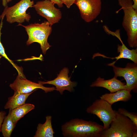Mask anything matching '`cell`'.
Returning <instances> with one entry per match:
<instances>
[{
  "instance_id": "cell-13",
  "label": "cell",
  "mask_w": 137,
  "mask_h": 137,
  "mask_svg": "<svg viewBox=\"0 0 137 137\" xmlns=\"http://www.w3.org/2000/svg\"><path fill=\"white\" fill-rule=\"evenodd\" d=\"M132 97L130 92L124 89L114 93H105L100 96V98L106 100L112 105L114 103L119 101H128Z\"/></svg>"
},
{
  "instance_id": "cell-11",
  "label": "cell",
  "mask_w": 137,
  "mask_h": 137,
  "mask_svg": "<svg viewBox=\"0 0 137 137\" xmlns=\"http://www.w3.org/2000/svg\"><path fill=\"white\" fill-rule=\"evenodd\" d=\"M68 69L64 67L60 71L57 77L53 80L46 82L39 81L38 82L43 84H47L55 85L56 90L59 91L61 95L63 94L65 90L72 92L74 90V87L76 85L77 83L71 81V77H68Z\"/></svg>"
},
{
  "instance_id": "cell-16",
  "label": "cell",
  "mask_w": 137,
  "mask_h": 137,
  "mask_svg": "<svg viewBox=\"0 0 137 137\" xmlns=\"http://www.w3.org/2000/svg\"><path fill=\"white\" fill-rule=\"evenodd\" d=\"M46 121L43 124L39 123L34 137H53L55 132L52 124V117L47 116Z\"/></svg>"
},
{
  "instance_id": "cell-14",
  "label": "cell",
  "mask_w": 137,
  "mask_h": 137,
  "mask_svg": "<svg viewBox=\"0 0 137 137\" xmlns=\"http://www.w3.org/2000/svg\"><path fill=\"white\" fill-rule=\"evenodd\" d=\"M121 42L122 45H117V52L119 53V55L114 58H111L112 59H115L116 61L111 64H114L115 63L118 59L121 58L129 59L133 61L134 63H137V48L130 50L128 49L123 43L121 39L120 36L117 37Z\"/></svg>"
},
{
  "instance_id": "cell-20",
  "label": "cell",
  "mask_w": 137,
  "mask_h": 137,
  "mask_svg": "<svg viewBox=\"0 0 137 137\" xmlns=\"http://www.w3.org/2000/svg\"><path fill=\"white\" fill-rule=\"evenodd\" d=\"M118 113L129 118L137 127V115L134 113L128 112L124 108H119L117 111Z\"/></svg>"
},
{
  "instance_id": "cell-12",
  "label": "cell",
  "mask_w": 137,
  "mask_h": 137,
  "mask_svg": "<svg viewBox=\"0 0 137 137\" xmlns=\"http://www.w3.org/2000/svg\"><path fill=\"white\" fill-rule=\"evenodd\" d=\"M90 86L91 87L104 88L112 93L120 90L125 89V83L114 77L111 79L105 80L104 78L99 77Z\"/></svg>"
},
{
  "instance_id": "cell-23",
  "label": "cell",
  "mask_w": 137,
  "mask_h": 137,
  "mask_svg": "<svg viewBox=\"0 0 137 137\" xmlns=\"http://www.w3.org/2000/svg\"><path fill=\"white\" fill-rule=\"evenodd\" d=\"M50 1L55 4H57L59 7L62 8L63 6V4L60 0H50Z\"/></svg>"
},
{
  "instance_id": "cell-1",
  "label": "cell",
  "mask_w": 137,
  "mask_h": 137,
  "mask_svg": "<svg viewBox=\"0 0 137 137\" xmlns=\"http://www.w3.org/2000/svg\"><path fill=\"white\" fill-rule=\"evenodd\" d=\"M61 130L65 137H100L104 129L96 122L75 118L63 124Z\"/></svg>"
},
{
  "instance_id": "cell-17",
  "label": "cell",
  "mask_w": 137,
  "mask_h": 137,
  "mask_svg": "<svg viewBox=\"0 0 137 137\" xmlns=\"http://www.w3.org/2000/svg\"><path fill=\"white\" fill-rule=\"evenodd\" d=\"M35 107L33 104L25 103L11 110H9L10 117L14 124L16 125L19 120Z\"/></svg>"
},
{
  "instance_id": "cell-26",
  "label": "cell",
  "mask_w": 137,
  "mask_h": 137,
  "mask_svg": "<svg viewBox=\"0 0 137 137\" xmlns=\"http://www.w3.org/2000/svg\"><path fill=\"white\" fill-rule=\"evenodd\" d=\"M11 1H12V0H6V1L7 3Z\"/></svg>"
},
{
  "instance_id": "cell-24",
  "label": "cell",
  "mask_w": 137,
  "mask_h": 137,
  "mask_svg": "<svg viewBox=\"0 0 137 137\" xmlns=\"http://www.w3.org/2000/svg\"><path fill=\"white\" fill-rule=\"evenodd\" d=\"M133 1L132 7L134 9L137 10V0H133Z\"/></svg>"
},
{
  "instance_id": "cell-7",
  "label": "cell",
  "mask_w": 137,
  "mask_h": 137,
  "mask_svg": "<svg viewBox=\"0 0 137 137\" xmlns=\"http://www.w3.org/2000/svg\"><path fill=\"white\" fill-rule=\"evenodd\" d=\"M55 4L50 0H44L37 2L33 7L37 13L45 18L52 26L59 22L62 16L60 9L56 8Z\"/></svg>"
},
{
  "instance_id": "cell-10",
  "label": "cell",
  "mask_w": 137,
  "mask_h": 137,
  "mask_svg": "<svg viewBox=\"0 0 137 137\" xmlns=\"http://www.w3.org/2000/svg\"><path fill=\"white\" fill-rule=\"evenodd\" d=\"M9 86L14 92L24 93H30L38 89H42L46 93L56 90L55 87H44L42 84L32 82L19 74L14 82L10 84Z\"/></svg>"
},
{
  "instance_id": "cell-9",
  "label": "cell",
  "mask_w": 137,
  "mask_h": 137,
  "mask_svg": "<svg viewBox=\"0 0 137 137\" xmlns=\"http://www.w3.org/2000/svg\"><path fill=\"white\" fill-rule=\"evenodd\" d=\"M113 67L114 73V77H123L126 81L125 89L130 92L132 90H136L137 87V64L128 63L125 68L115 66L110 63L108 64Z\"/></svg>"
},
{
  "instance_id": "cell-22",
  "label": "cell",
  "mask_w": 137,
  "mask_h": 137,
  "mask_svg": "<svg viewBox=\"0 0 137 137\" xmlns=\"http://www.w3.org/2000/svg\"><path fill=\"white\" fill-rule=\"evenodd\" d=\"M6 114V112L4 111H0V132H1L2 125Z\"/></svg>"
},
{
  "instance_id": "cell-3",
  "label": "cell",
  "mask_w": 137,
  "mask_h": 137,
  "mask_svg": "<svg viewBox=\"0 0 137 137\" xmlns=\"http://www.w3.org/2000/svg\"><path fill=\"white\" fill-rule=\"evenodd\" d=\"M124 15L122 26L126 32L127 42L131 47L137 46V10L132 7V0H118Z\"/></svg>"
},
{
  "instance_id": "cell-18",
  "label": "cell",
  "mask_w": 137,
  "mask_h": 137,
  "mask_svg": "<svg viewBox=\"0 0 137 137\" xmlns=\"http://www.w3.org/2000/svg\"><path fill=\"white\" fill-rule=\"evenodd\" d=\"M10 115V113L5 116L2 124L1 132L4 137H10L12 132L15 126Z\"/></svg>"
},
{
  "instance_id": "cell-8",
  "label": "cell",
  "mask_w": 137,
  "mask_h": 137,
  "mask_svg": "<svg viewBox=\"0 0 137 137\" xmlns=\"http://www.w3.org/2000/svg\"><path fill=\"white\" fill-rule=\"evenodd\" d=\"M74 4L79 10L81 18L87 23L95 19L101 10V0H75Z\"/></svg>"
},
{
  "instance_id": "cell-21",
  "label": "cell",
  "mask_w": 137,
  "mask_h": 137,
  "mask_svg": "<svg viewBox=\"0 0 137 137\" xmlns=\"http://www.w3.org/2000/svg\"><path fill=\"white\" fill-rule=\"evenodd\" d=\"M62 3L64 4L67 8H70L75 3V0H60Z\"/></svg>"
},
{
  "instance_id": "cell-5",
  "label": "cell",
  "mask_w": 137,
  "mask_h": 137,
  "mask_svg": "<svg viewBox=\"0 0 137 137\" xmlns=\"http://www.w3.org/2000/svg\"><path fill=\"white\" fill-rule=\"evenodd\" d=\"M34 4L33 0H21L12 6H6L2 14L5 16L7 21L10 24L16 22L21 24L25 21L29 22L31 16L26 11L29 8L33 7Z\"/></svg>"
},
{
  "instance_id": "cell-25",
  "label": "cell",
  "mask_w": 137,
  "mask_h": 137,
  "mask_svg": "<svg viewBox=\"0 0 137 137\" xmlns=\"http://www.w3.org/2000/svg\"><path fill=\"white\" fill-rule=\"evenodd\" d=\"M2 2L3 5L5 7L7 6V2L6 0H2Z\"/></svg>"
},
{
  "instance_id": "cell-2",
  "label": "cell",
  "mask_w": 137,
  "mask_h": 137,
  "mask_svg": "<svg viewBox=\"0 0 137 137\" xmlns=\"http://www.w3.org/2000/svg\"><path fill=\"white\" fill-rule=\"evenodd\" d=\"M115 116L110 127L100 137H136L137 127L128 118L115 111Z\"/></svg>"
},
{
  "instance_id": "cell-6",
  "label": "cell",
  "mask_w": 137,
  "mask_h": 137,
  "mask_svg": "<svg viewBox=\"0 0 137 137\" xmlns=\"http://www.w3.org/2000/svg\"><path fill=\"white\" fill-rule=\"evenodd\" d=\"M87 112L97 116L104 124V130L108 128L114 117L115 111L106 100L100 99L96 100L86 109Z\"/></svg>"
},
{
  "instance_id": "cell-19",
  "label": "cell",
  "mask_w": 137,
  "mask_h": 137,
  "mask_svg": "<svg viewBox=\"0 0 137 137\" xmlns=\"http://www.w3.org/2000/svg\"><path fill=\"white\" fill-rule=\"evenodd\" d=\"M1 19V21L0 23V55L7 60L13 65L14 67H15L18 71L19 74L22 75L23 74H22V73L21 71V70L19 69V68H18V67L16 66L12 61L11 60L7 57L5 53L4 48L1 42V35L2 33H1V30L3 26V19Z\"/></svg>"
},
{
  "instance_id": "cell-4",
  "label": "cell",
  "mask_w": 137,
  "mask_h": 137,
  "mask_svg": "<svg viewBox=\"0 0 137 137\" xmlns=\"http://www.w3.org/2000/svg\"><path fill=\"white\" fill-rule=\"evenodd\" d=\"M18 26H21L25 28L28 36L26 42L27 45L35 42L38 43L44 54L52 46L47 40L52 31V26L47 21H45L41 23L31 24L27 26L19 24Z\"/></svg>"
},
{
  "instance_id": "cell-15",
  "label": "cell",
  "mask_w": 137,
  "mask_h": 137,
  "mask_svg": "<svg viewBox=\"0 0 137 137\" xmlns=\"http://www.w3.org/2000/svg\"><path fill=\"white\" fill-rule=\"evenodd\" d=\"M35 90L27 93L15 92L12 96L8 98V100L4 108L11 110L25 104L28 97Z\"/></svg>"
}]
</instances>
